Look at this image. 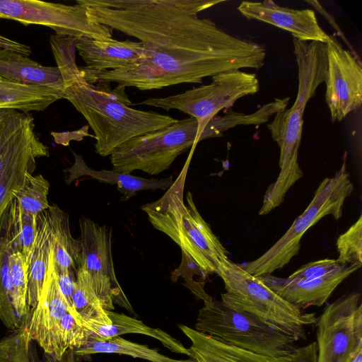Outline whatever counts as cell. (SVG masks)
<instances>
[{
    "label": "cell",
    "instance_id": "obj_1",
    "mask_svg": "<svg viewBox=\"0 0 362 362\" xmlns=\"http://www.w3.org/2000/svg\"><path fill=\"white\" fill-rule=\"evenodd\" d=\"M98 23L140 40L143 56L113 70L79 67L89 83L116 82L140 90L182 83L241 69H260L265 49L234 37L197 14L223 1L78 0Z\"/></svg>",
    "mask_w": 362,
    "mask_h": 362
},
{
    "label": "cell",
    "instance_id": "obj_2",
    "mask_svg": "<svg viewBox=\"0 0 362 362\" xmlns=\"http://www.w3.org/2000/svg\"><path fill=\"white\" fill-rule=\"evenodd\" d=\"M64 82V98L68 100L86 119L94 132L95 151L110 156L124 142L141 135L163 129L177 119L155 111L129 107L124 86L114 90L95 86L83 77L76 58L56 62Z\"/></svg>",
    "mask_w": 362,
    "mask_h": 362
},
{
    "label": "cell",
    "instance_id": "obj_3",
    "mask_svg": "<svg viewBox=\"0 0 362 362\" xmlns=\"http://www.w3.org/2000/svg\"><path fill=\"white\" fill-rule=\"evenodd\" d=\"M293 45L298 71L297 95L293 105L277 112L267 125L272 139L280 148V172L264 193L260 215L267 214L279 206L288 189L303 175L298 158L304 112L326 76L325 44L293 38Z\"/></svg>",
    "mask_w": 362,
    "mask_h": 362
},
{
    "label": "cell",
    "instance_id": "obj_4",
    "mask_svg": "<svg viewBox=\"0 0 362 362\" xmlns=\"http://www.w3.org/2000/svg\"><path fill=\"white\" fill-rule=\"evenodd\" d=\"M189 159L173 185L158 200L141 206L153 226L168 237L206 275L218 273L228 252L199 213L190 192L184 202Z\"/></svg>",
    "mask_w": 362,
    "mask_h": 362
},
{
    "label": "cell",
    "instance_id": "obj_5",
    "mask_svg": "<svg viewBox=\"0 0 362 362\" xmlns=\"http://www.w3.org/2000/svg\"><path fill=\"white\" fill-rule=\"evenodd\" d=\"M218 275L226 291L221 293L222 302L252 314L298 341L306 339L305 327L317 323L318 317L315 313H305L286 301L258 276L249 274L228 258L221 263Z\"/></svg>",
    "mask_w": 362,
    "mask_h": 362
},
{
    "label": "cell",
    "instance_id": "obj_6",
    "mask_svg": "<svg viewBox=\"0 0 362 362\" xmlns=\"http://www.w3.org/2000/svg\"><path fill=\"white\" fill-rule=\"evenodd\" d=\"M259 90V81L255 74L235 70L213 76L209 84L170 96L149 98L141 104L168 111L178 110L196 119L197 142H199L223 136L216 115L221 110L231 107L238 99L255 94Z\"/></svg>",
    "mask_w": 362,
    "mask_h": 362
},
{
    "label": "cell",
    "instance_id": "obj_7",
    "mask_svg": "<svg viewBox=\"0 0 362 362\" xmlns=\"http://www.w3.org/2000/svg\"><path fill=\"white\" fill-rule=\"evenodd\" d=\"M354 188L347 171L345 152L340 168L320 183L309 205L286 232L263 255L240 264L242 267L249 274L259 276L285 267L298 253L300 240L311 226L327 215L335 219L341 217L344 202Z\"/></svg>",
    "mask_w": 362,
    "mask_h": 362
},
{
    "label": "cell",
    "instance_id": "obj_8",
    "mask_svg": "<svg viewBox=\"0 0 362 362\" xmlns=\"http://www.w3.org/2000/svg\"><path fill=\"white\" fill-rule=\"evenodd\" d=\"M195 329L235 347L268 356L286 355L298 340L260 319L211 297L204 302Z\"/></svg>",
    "mask_w": 362,
    "mask_h": 362
},
{
    "label": "cell",
    "instance_id": "obj_9",
    "mask_svg": "<svg viewBox=\"0 0 362 362\" xmlns=\"http://www.w3.org/2000/svg\"><path fill=\"white\" fill-rule=\"evenodd\" d=\"M198 124L188 117L163 129L134 137L110 154L113 170L129 173L139 170L151 175L169 168L175 158L197 144Z\"/></svg>",
    "mask_w": 362,
    "mask_h": 362
},
{
    "label": "cell",
    "instance_id": "obj_10",
    "mask_svg": "<svg viewBox=\"0 0 362 362\" xmlns=\"http://www.w3.org/2000/svg\"><path fill=\"white\" fill-rule=\"evenodd\" d=\"M0 18L23 25L47 26L56 35L95 40L112 38V30L88 14V7L78 1L66 5L37 0H0Z\"/></svg>",
    "mask_w": 362,
    "mask_h": 362
},
{
    "label": "cell",
    "instance_id": "obj_11",
    "mask_svg": "<svg viewBox=\"0 0 362 362\" xmlns=\"http://www.w3.org/2000/svg\"><path fill=\"white\" fill-rule=\"evenodd\" d=\"M316 324L317 362H351L362 348L361 293L344 294L328 304Z\"/></svg>",
    "mask_w": 362,
    "mask_h": 362
},
{
    "label": "cell",
    "instance_id": "obj_12",
    "mask_svg": "<svg viewBox=\"0 0 362 362\" xmlns=\"http://www.w3.org/2000/svg\"><path fill=\"white\" fill-rule=\"evenodd\" d=\"M81 251L80 267L89 275L103 308L113 310L115 302L132 313L134 310L117 281L111 251L112 229L89 218H79Z\"/></svg>",
    "mask_w": 362,
    "mask_h": 362
},
{
    "label": "cell",
    "instance_id": "obj_13",
    "mask_svg": "<svg viewBox=\"0 0 362 362\" xmlns=\"http://www.w3.org/2000/svg\"><path fill=\"white\" fill-rule=\"evenodd\" d=\"M325 45V100L332 121H341L361 105L362 68L356 57L334 37Z\"/></svg>",
    "mask_w": 362,
    "mask_h": 362
},
{
    "label": "cell",
    "instance_id": "obj_14",
    "mask_svg": "<svg viewBox=\"0 0 362 362\" xmlns=\"http://www.w3.org/2000/svg\"><path fill=\"white\" fill-rule=\"evenodd\" d=\"M70 311L57 282L52 248L39 300L30 310L23 326L44 353L57 362H60L65 354L60 343V329L63 318Z\"/></svg>",
    "mask_w": 362,
    "mask_h": 362
},
{
    "label": "cell",
    "instance_id": "obj_15",
    "mask_svg": "<svg viewBox=\"0 0 362 362\" xmlns=\"http://www.w3.org/2000/svg\"><path fill=\"white\" fill-rule=\"evenodd\" d=\"M49 156L48 147L35 132L34 118L28 113L0 172V218L15 198L13 192L23 189L34 172L35 158Z\"/></svg>",
    "mask_w": 362,
    "mask_h": 362
},
{
    "label": "cell",
    "instance_id": "obj_16",
    "mask_svg": "<svg viewBox=\"0 0 362 362\" xmlns=\"http://www.w3.org/2000/svg\"><path fill=\"white\" fill-rule=\"evenodd\" d=\"M178 326L192 342L189 358L194 362H317L316 341L297 346L284 356H268L235 347L186 325Z\"/></svg>",
    "mask_w": 362,
    "mask_h": 362
},
{
    "label": "cell",
    "instance_id": "obj_17",
    "mask_svg": "<svg viewBox=\"0 0 362 362\" xmlns=\"http://www.w3.org/2000/svg\"><path fill=\"white\" fill-rule=\"evenodd\" d=\"M239 12L247 20L264 22L291 33L302 42L327 44L332 38L320 26L315 12L280 6L272 0L262 2L242 1Z\"/></svg>",
    "mask_w": 362,
    "mask_h": 362
},
{
    "label": "cell",
    "instance_id": "obj_18",
    "mask_svg": "<svg viewBox=\"0 0 362 362\" xmlns=\"http://www.w3.org/2000/svg\"><path fill=\"white\" fill-rule=\"evenodd\" d=\"M361 267L360 264H343L329 274L310 279L280 278L272 274L258 277L286 301L303 309L322 305L335 288Z\"/></svg>",
    "mask_w": 362,
    "mask_h": 362
},
{
    "label": "cell",
    "instance_id": "obj_19",
    "mask_svg": "<svg viewBox=\"0 0 362 362\" xmlns=\"http://www.w3.org/2000/svg\"><path fill=\"white\" fill-rule=\"evenodd\" d=\"M76 50L86 63L83 68L90 71L113 70L129 66L144 54L140 42L119 41L112 38L77 39Z\"/></svg>",
    "mask_w": 362,
    "mask_h": 362
},
{
    "label": "cell",
    "instance_id": "obj_20",
    "mask_svg": "<svg viewBox=\"0 0 362 362\" xmlns=\"http://www.w3.org/2000/svg\"><path fill=\"white\" fill-rule=\"evenodd\" d=\"M107 314L110 322L105 323H98L78 316L76 317L75 320L90 332L91 337L105 339L124 334H141L160 341L165 347L173 352L190 357L189 349L163 330L148 327L142 321L123 313L107 310Z\"/></svg>",
    "mask_w": 362,
    "mask_h": 362
},
{
    "label": "cell",
    "instance_id": "obj_21",
    "mask_svg": "<svg viewBox=\"0 0 362 362\" xmlns=\"http://www.w3.org/2000/svg\"><path fill=\"white\" fill-rule=\"evenodd\" d=\"M0 76L18 83L36 85L64 91V82L57 66H45L26 56L0 49Z\"/></svg>",
    "mask_w": 362,
    "mask_h": 362
},
{
    "label": "cell",
    "instance_id": "obj_22",
    "mask_svg": "<svg viewBox=\"0 0 362 362\" xmlns=\"http://www.w3.org/2000/svg\"><path fill=\"white\" fill-rule=\"evenodd\" d=\"M75 161L74 165L66 170L69 175L66 180V184L81 176H89L102 182L111 185L116 184L117 189L123 194L122 200H127L141 190L168 189L173 183V176L161 180L146 179L133 176L129 173H119L115 170H102L100 171L90 168L82 157L73 152Z\"/></svg>",
    "mask_w": 362,
    "mask_h": 362
},
{
    "label": "cell",
    "instance_id": "obj_23",
    "mask_svg": "<svg viewBox=\"0 0 362 362\" xmlns=\"http://www.w3.org/2000/svg\"><path fill=\"white\" fill-rule=\"evenodd\" d=\"M37 233V216L23 210L14 198L0 218V240L12 252L22 254L27 269Z\"/></svg>",
    "mask_w": 362,
    "mask_h": 362
},
{
    "label": "cell",
    "instance_id": "obj_24",
    "mask_svg": "<svg viewBox=\"0 0 362 362\" xmlns=\"http://www.w3.org/2000/svg\"><path fill=\"white\" fill-rule=\"evenodd\" d=\"M52 248V230L47 210L37 216V233L26 269L27 303L29 311L40 296Z\"/></svg>",
    "mask_w": 362,
    "mask_h": 362
},
{
    "label": "cell",
    "instance_id": "obj_25",
    "mask_svg": "<svg viewBox=\"0 0 362 362\" xmlns=\"http://www.w3.org/2000/svg\"><path fill=\"white\" fill-rule=\"evenodd\" d=\"M62 98L63 91L18 83L0 76V110H16L24 113L42 111Z\"/></svg>",
    "mask_w": 362,
    "mask_h": 362
},
{
    "label": "cell",
    "instance_id": "obj_26",
    "mask_svg": "<svg viewBox=\"0 0 362 362\" xmlns=\"http://www.w3.org/2000/svg\"><path fill=\"white\" fill-rule=\"evenodd\" d=\"M48 218L52 230L55 265L76 274L80 267L81 243L72 237L69 216L57 205H49Z\"/></svg>",
    "mask_w": 362,
    "mask_h": 362
},
{
    "label": "cell",
    "instance_id": "obj_27",
    "mask_svg": "<svg viewBox=\"0 0 362 362\" xmlns=\"http://www.w3.org/2000/svg\"><path fill=\"white\" fill-rule=\"evenodd\" d=\"M77 356L83 357L98 353L118 354L139 358L151 362H194L189 359H175L160 354L156 349L124 339L119 336L99 339L90 337L82 347L75 350Z\"/></svg>",
    "mask_w": 362,
    "mask_h": 362
},
{
    "label": "cell",
    "instance_id": "obj_28",
    "mask_svg": "<svg viewBox=\"0 0 362 362\" xmlns=\"http://www.w3.org/2000/svg\"><path fill=\"white\" fill-rule=\"evenodd\" d=\"M24 326L0 339V362H57L37 349Z\"/></svg>",
    "mask_w": 362,
    "mask_h": 362
},
{
    "label": "cell",
    "instance_id": "obj_29",
    "mask_svg": "<svg viewBox=\"0 0 362 362\" xmlns=\"http://www.w3.org/2000/svg\"><path fill=\"white\" fill-rule=\"evenodd\" d=\"M72 300L76 315L80 317L100 320L106 315V310L92 286L88 274L81 267L76 272Z\"/></svg>",
    "mask_w": 362,
    "mask_h": 362
},
{
    "label": "cell",
    "instance_id": "obj_30",
    "mask_svg": "<svg viewBox=\"0 0 362 362\" xmlns=\"http://www.w3.org/2000/svg\"><path fill=\"white\" fill-rule=\"evenodd\" d=\"M11 252L0 240V320L11 331L23 326L13 304L9 257Z\"/></svg>",
    "mask_w": 362,
    "mask_h": 362
},
{
    "label": "cell",
    "instance_id": "obj_31",
    "mask_svg": "<svg viewBox=\"0 0 362 362\" xmlns=\"http://www.w3.org/2000/svg\"><path fill=\"white\" fill-rule=\"evenodd\" d=\"M49 182L42 175H29L24 187L13 192L21 207L25 211L37 216L48 209L47 199Z\"/></svg>",
    "mask_w": 362,
    "mask_h": 362
},
{
    "label": "cell",
    "instance_id": "obj_32",
    "mask_svg": "<svg viewBox=\"0 0 362 362\" xmlns=\"http://www.w3.org/2000/svg\"><path fill=\"white\" fill-rule=\"evenodd\" d=\"M12 299L17 317L24 325L30 311L27 303V274L25 262L19 252H12L9 257Z\"/></svg>",
    "mask_w": 362,
    "mask_h": 362
},
{
    "label": "cell",
    "instance_id": "obj_33",
    "mask_svg": "<svg viewBox=\"0 0 362 362\" xmlns=\"http://www.w3.org/2000/svg\"><path fill=\"white\" fill-rule=\"evenodd\" d=\"M339 254L337 261L340 264L362 265V216L337 240Z\"/></svg>",
    "mask_w": 362,
    "mask_h": 362
},
{
    "label": "cell",
    "instance_id": "obj_34",
    "mask_svg": "<svg viewBox=\"0 0 362 362\" xmlns=\"http://www.w3.org/2000/svg\"><path fill=\"white\" fill-rule=\"evenodd\" d=\"M28 113L0 110V172L13 147Z\"/></svg>",
    "mask_w": 362,
    "mask_h": 362
},
{
    "label": "cell",
    "instance_id": "obj_35",
    "mask_svg": "<svg viewBox=\"0 0 362 362\" xmlns=\"http://www.w3.org/2000/svg\"><path fill=\"white\" fill-rule=\"evenodd\" d=\"M59 337L62 351L66 354L68 350L75 351L84 346L90 334L68 313L62 321Z\"/></svg>",
    "mask_w": 362,
    "mask_h": 362
},
{
    "label": "cell",
    "instance_id": "obj_36",
    "mask_svg": "<svg viewBox=\"0 0 362 362\" xmlns=\"http://www.w3.org/2000/svg\"><path fill=\"white\" fill-rule=\"evenodd\" d=\"M341 265L343 264H340L337 259L325 258L302 266L288 278L293 279L320 278L337 270Z\"/></svg>",
    "mask_w": 362,
    "mask_h": 362
},
{
    "label": "cell",
    "instance_id": "obj_37",
    "mask_svg": "<svg viewBox=\"0 0 362 362\" xmlns=\"http://www.w3.org/2000/svg\"><path fill=\"white\" fill-rule=\"evenodd\" d=\"M54 269L60 291L70 307L71 311L69 313L73 315H76L72 296L75 288L76 274L67 269L59 268L55 264Z\"/></svg>",
    "mask_w": 362,
    "mask_h": 362
},
{
    "label": "cell",
    "instance_id": "obj_38",
    "mask_svg": "<svg viewBox=\"0 0 362 362\" xmlns=\"http://www.w3.org/2000/svg\"><path fill=\"white\" fill-rule=\"evenodd\" d=\"M88 127L85 126L78 131L76 132L63 133L52 132L51 134L53 135L54 141L57 144L67 146L71 140L81 141L84 136H86L94 137V136H92L88 133Z\"/></svg>",
    "mask_w": 362,
    "mask_h": 362
},
{
    "label": "cell",
    "instance_id": "obj_39",
    "mask_svg": "<svg viewBox=\"0 0 362 362\" xmlns=\"http://www.w3.org/2000/svg\"><path fill=\"white\" fill-rule=\"evenodd\" d=\"M0 49H6L28 57L31 49L28 45L11 40L0 35Z\"/></svg>",
    "mask_w": 362,
    "mask_h": 362
},
{
    "label": "cell",
    "instance_id": "obj_40",
    "mask_svg": "<svg viewBox=\"0 0 362 362\" xmlns=\"http://www.w3.org/2000/svg\"><path fill=\"white\" fill-rule=\"evenodd\" d=\"M351 362H362V348L358 349Z\"/></svg>",
    "mask_w": 362,
    "mask_h": 362
}]
</instances>
